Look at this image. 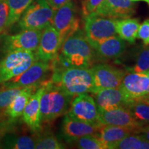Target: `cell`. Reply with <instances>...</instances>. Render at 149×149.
Returning a JSON list of instances; mask_svg holds the SVG:
<instances>
[{"label":"cell","instance_id":"24","mask_svg":"<svg viewBox=\"0 0 149 149\" xmlns=\"http://www.w3.org/2000/svg\"><path fill=\"white\" fill-rule=\"evenodd\" d=\"M140 127L149 124V105L140 100H133L127 107Z\"/></svg>","mask_w":149,"mask_h":149},{"label":"cell","instance_id":"3","mask_svg":"<svg viewBox=\"0 0 149 149\" xmlns=\"http://www.w3.org/2000/svg\"><path fill=\"white\" fill-rule=\"evenodd\" d=\"M43 91L40 99L41 122L51 123L66 115L73 97L68 94L51 79L42 83Z\"/></svg>","mask_w":149,"mask_h":149},{"label":"cell","instance_id":"12","mask_svg":"<svg viewBox=\"0 0 149 149\" xmlns=\"http://www.w3.org/2000/svg\"><path fill=\"white\" fill-rule=\"evenodd\" d=\"M99 111L127 108L130 100L119 88H102L92 93Z\"/></svg>","mask_w":149,"mask_h":149},{"label":"cell","instance_id":"7","mask_svg":"<svg viewBox=\"0 0 149 149\" xmlns=\"http://www.w3.org/2000/svg\"><path fill=\"white\" fill-rule=\"evenodd\" d=\"M58 33L61 45L68 37L79 29L77 9L71 1L55 10L52 24Z\"/></svg>","mask_w":149,"mask_h":149},{"label":"cell","instance_id":"31","mask_svg":"<svg viewBox=\"0 0 149 149\" xmlns=\"http://www.w3.org/2000/svg\"><path fill=\"white\" fill-rule=\"evenodd\" d=\"M8 19V6L7 0H0V35L7 28Z\"/></svg>","mask_w":149,"mask_h":149},{"label":"cell","instance_id":"13","mask_svg":"<svg viewBox=\"0 0 149 149\" xmlns=\"http://www.w3.org/2000/svg\"><path fill=\"white\" fill-rule=\"evenodd\" d=\"M42 31L26 29L16 35H9L6 37L3 42V49L6 52L15 50L36 51L40 44Z\"/></svg>","mask_w":149,"mask_h":149},{"label":"cell","instance_id":"16","mask_svg":"<svg viewBox=\"0 0 149 149\" xmlns=\"http://www.w3.org/2000/svg\"><path fill=\"white\" fill-rule=\"evenodd\" d=\"M99 122L101 125H112L129 128L135 133H137L141 128L132 117L128 108L99 111Z\"/></svg>","mask_w":149,"mask_h":149},{"label":"cell","instance_id":"17","mask_svg":"<svg viewBox=\"0 0 149 149\" xmlns=\"http://www.w3.org/2000/svg\"><path fill=\"white\" fill-rule=\"evenodd\" d=\"M95 52L97 59L112 60L121 57L126 50L124 40L114 35L97 42H89Z\"/></svg>","mask_w":149,"mask_h":149},{"label":"cell","instance_id":"6","mask_svg":"<svg viewBox=\"0 0 149 149\" xmlns=\"http://www.w3.org/2000/svg\"><path fill=\"white\" fill-rule=\"evenodd\" d=\"M52 71L51 62L37 60L22 74L3 83V88L40 87L46 81L48 73Z\"/></svg>","mask_w":149,"mask_h":149},{"label":"cell","instance_id":"14","mask_svg":"<svg viewBox=\"0 0 149 149\" xmlns=\"http://www.w3.org/2000/svg\"><path fill=\"white\" fill-rule=\"evenodd\" d=\"M61 46L57 31L52 25L42 31L40 44L36 51L39 60L51 62L57 57Z\"/></svg>","mask_w":149,"mask_h":149},{"label":"cell","instance_id":"36","mask_svg":"<svg viewBox=\"0 0 149 149\" xmlns=\"http://www.w3.org/2000/svg\"><path fill=\"white\" fill-rule=\"evenodd\" d=\"M138 100H142L143 102H146V104H148L149 105V94H147V95H146L143 96L142 97L139 98V99H138Z\"/></svg>","mask_w":149,"mask_h":149},{"label":"cell","instance_id":"38","mask_svg":"<svg viewBox=\"0 0 149 149\" xmlns=\"http://www.w3.org/2000/svg\"><path fill=\"white\" fill-rule=\"evenodd\" d=\"M146 72H147V74H148V77H149V70H148V71H146ZM148 94H149V89H148Z\"/></svg>","mask_w":149,"mask_h":149},{"label":"cell","instance_id":"11","mask_svg":"<svg viewBox=\"0 0 149 149\" xmlns=\"http://www.w3.org/2000/svg\"><path fill=\"white\" fill-rule=\"evenodd\" d=\"M118 88L129 100H138L148 93V74L146 72H126Z\"/></svg>","mask_w":149,"mask_h":149},{"label":"cell","instance_id":"21","mask_svg":"<svg viewBox=\"0 0 149 149\" xmlns=\"http://www.w3.org/2000/svg\"><path fill=\"white\" fill-rule=\"evenodd\" d=\"M38 88L40 87L28 86L22 89L19 93L5 109L6 114L10 120H15L21 116L31 95Z\"/></svg>","mask_w":149,"mask_h":149},{"label":"cell","instance_id":"4","mask_svg":"<svg viewBox=\"0 0 149 149\" xmlns=\"http://www.w3.org/2000/svg\"><path fill=\"white\" fill-rule=\"evenodd\" d=\"M0 61V83L3 84L27 70L38 60L36 53L27 50H15L6 52Z\"/></svg>","mask_w":149,"mask_h":149},{"label":"cell","instance_id":"15","mask_svg":"<svg viewBox=\"0 0 149 149\" xmlns=\"http://www.w3.org/2000/svg\"><path fill=\"white\" fill-rule=\"evenodd\" d=\"M94 13L115 19L128 18L135 13V4L131 0H104Z\"/></svg>","mask_w":149,"mask_h":149},{"label":"cell","instance_id":"27","mask_svg":"<svg viewBox=\"0 0 149 149\" xmlns=\"http://www.w3.org/2000/svg\"><path fill=\"white\" fill-rule=\"evenodd\" d=\"M74 148L79 149H106L102 141L95 135H87L67 141Z\"/></svg>","mask_w":149,"mask_h":149},{"label":"cell","instance_id":"10","mask_svg":"<svg viewBox=\"0 0 149 149\" xmlns=\"http://www.w3.org/2000/svg\"><path fill=\"white\" fill-rule=\"evenodd\" d=\"M90 68L93 74L95 92L102 88H118L126 73L123 70L107 64L93 65Z\"/></svg>","mask_w":149,"mask_h":149},{"label":"cell","instance_id":"35","mask_svg":"<svg viewBox=\"0 0 149 149\" xmlns=\"http://www.w3.org/2000/svg\"><path fill=\"white\" fill-rule=\"evenodd\" d=\"M137 134H138V135L141 136L143 138L149 141V124L142 126V127L139 128Z\"/></svg>","mask_w":149,"mask_h":149},{"label":"cell","instance_id":"22","mask_svg":"<svg viewBox=\"0 0 149 149\" xmlns=\"http://www.w3.org/2000/svg\"><path fill=\"white\" fill-rule=\"evenodd\" d=\"M139 25V19L136 18L128 17L117 19L115 23L116 32L123 40L130 44H134L137 38Z\"/></svg>","mask_w":149,"mask_h":149},{"label":"cell","instance_id":"8","mask_svg":"<svg viewBox=\"0 0 149 149\" xmlns=\"http://www.w3.org/2000/svg\"><path fill=\"white\" fill-rule=\"evenodd\" d=\"M116 20L95 13L84 17V33L89 42H97L116 35Z\"/></svg>","mask_w":149,"mask_h":149},{"label":"cell","instance_id":"28","mask_svg":"<svg viewBox=\"0 0 149 149\" xmlns=\"http://www.w3.org/2000/svg\"><path fill=\"white\" fill-rule=\"evenodd\" d=\"M149 70V45H144L139 48L136 54L134 66L128 71L143 72Z\"/></svg>","mask_w":149,"mask_h":149},{"label":"cell","instance_id":"9","mask_svg":"<svg viewBox=\"0 0 149 149\" xmlns=\"http://www.w3.org/2000/svg\"><path fill=\"white\" fill-rule=\"evenodd\" d=\"M67 113L82 122L94 125H101L99 122L98 108L93 97L88 93L74 96Z\"/></svg>","mask_w":149,"mask_h":149},{"label":"cell","instance_id":"23","mask_svg":"<svg viewBox=\"0 0 149 149\" xmlns=\"http://www.w3.org/2000/svg\"><path fill=\"white\" fill-rule=\"evenodd\" d=\"M36 139L28 135H17L14 134L5 136L2 141V146L11 149L35 148Z\"/></svg>","mask_w":149,"mask_h":149},{"label":"cell","instance_id":"2","mask_svg":"<svg viewBox=\"0 0 149 149\" xmlns=\"http://www.w3.org/2000/svg\"><path fill=\"white\" fill-rule=\"evenodd\" d=\"M51 81L74 97L83 93L95 92L93 74L90 68L70 66L51 67Z\"/></svg>","mask_w":149,"mask_h":149},{"label":"cell","instance_id":"33","mask_svg":"<svg viewBox=\"0 0 149 149\" xmlns=\"http://www.w3.org/2000/svg\"><path fill=\"white\" fill-rule=\"evenodd\" d=\"M137 38L141 40L144 45H149V19H147L139 25Z\"/></svg>","mask_w":149,"mask_h":149},{"label":"cell","instance_id":"29","mask_svg":"<svg viewBox=\"0 0 149 149\" xmlns=\"http://www.w3.org/2000/svg\"><path fill=\"white\" fill-rule=\"evenodd\" d=\"M35 148L61 149L66 148V147H65V145L62 142H61L55 135L51 133H48L36 139Z\"/></svg>","mask_w":149,"mask_h":149},{"label":"cell","instance_id":"26","mask_svg":"<svg viewBox=\"0 0 149 149\" xmlns=\"http://www.w3.org/2000/svg\"><path fill=\"white\" fill-rule=\"evenodd\" d=\"M113 149H149V141L137 133H132L123 138Z\"/></svg>","mask_w":149,"mask_h":149},{"label":"cell","instance_id":"20","mask_svg":"<svg viewBox=\"0 0 149 149\" xmlns=\"http://www.w3.org/2000/svg\"><path fill=\"white\" fill-rule=\"evenodd\" d=\"M132 133H135L127 128L112 125H101L95 135L102 141L106 148L113 149L114 145Z\"/></svg>","mask_w":149,"mask_h":149},{"label":"cell","instance_id":"32","mask_svg":"<svg viewBox=\"0 0 149 149\" xmlns=\"http://www.w3.org/2000/svg\"><path fill=\"white\" fill-rule=\"evenodd\" d=\"M104 0H83L81 3V12L84 17L94 13Z\"/></svg>","mask_w":149,"mask_h":149},{"label":"cell","instance_id":"18","mask_svg":"<svg viewBox=\"0 0 149 149\" xmlns=\"http://www.w3.org/2000/svg\"><path fill=\"white\" fill-rule=\"evenodd\" d=\"M101 125H94L77 120L66 113L61 124L62 137L66 141L87 135H96Z\"/></svg>","mask_w":149,"mask_h":149},{"label":"cell","instance_id":"5","mask_svg":"<svg viewBox=\"0 0 149 149\" xmlns=\"http://www.w3.org/2000/svg\"><path fill=\"white\" fill-rule=\"evenodd\" d=\"M55 10L46 0H35L28 7L19 20L22 30H43L51 25Z\"/></svg>","mask_w":149,"mask_h":149},{"label":"cell","instance_id":"1","mask_svg":"<svg viewBox=\"0 0 149 149\" xmlns=\"http://www.w3.org/2000/svg\"><path fill=\"white\" fill-rule=\"evenodd\" d=\"M97 59L95 52L81 30L68 37L63 42L56 57L58 64L64 68L74 66L91 68Z\"/></svg>","mask_w":149,"mask_h":149},{"label":"cell","instance_id":"25","mask_svg":"<svg viewBox=\"0 0 149 149\" xmlns=\"http://www.w3.org/2000/svg\"><path fill=\"white\" fill-rule=\"evenodd\" d=\"M33 0H7L8 6V19L7 27L19 20L21 17Z\"/></svg>","mask_w":149,"mask_h":149},{"label":"cell","instance_id":"30","mask_svg":"<svg viewBox=\"0 0 149 149\" xmlns=\"http://www.w3.org/2000/svg\"><path fill=\"white\" fill-rule=\"evenodd\" d=\"M23 88H4L0 91V110L6 109Z\"/></svg>","mask_w":149,"mask_h":149},{"label":"cell","instance_id":"37","mask_svg":"<svg viewBox=\"0 0 149 149\" xmlns=\"http://www.w3.org/2000/svg\"><path fill=\"white\" fill-rule=\"evenodd\" d=\"M132 1H145L149 5V0H131Z\"/></svg>","mask_w":149,"mask_h":149},{"label":"cell","instance_id":"19","mask_svg":"<svg viewBox=\"0 0 149 149\" xmlns=\"http://www.w3.org/2000/svg\"><path fill=\"white\" fill-rule=\"evenodd\" d=\"M43 87L41 85L31 95L22 113L24 122L33 131H38L41 128L40 99Z\"/></svg>","mask_w":149,"mask_h":149},{"label":"cell","instance_id":"34","mask_svg":"<svg viewBox=\"0 0 149 149\" xmlns=\"http://www.w3.org/2000/svg\"><path fill=\"white\" fill-rule=\"evenodd\" d=\"M50 6L54 10H57L61 6L66 4V3L69 2L71 0H46Z\"/></svg>","mask_w":149,"mask_h":149}]
</instances>
